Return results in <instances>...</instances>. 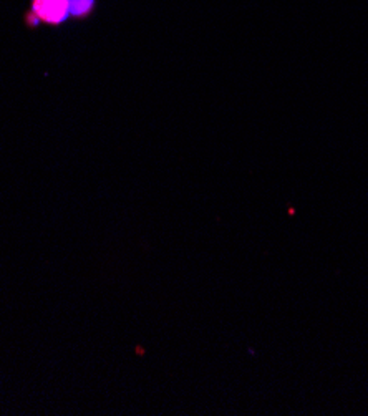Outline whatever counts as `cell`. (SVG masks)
<instances>
[{
  "instance_id": "2",
  "label": "cell",
  "mask_w": 368,
  "mask_h": 416,
  "mask_svg": "<svg viewBox=\"0 0 368 416\" xmlns=\"http://www.w3.org/2000/svg\"><path fill=\"white\" fill-rule=\"evenodd\" d=\"M95 0H70V15L86 17L93 10Z\"/></svg>"
},
{
  "instance_id": "1",
  "label": "cell",
  "mask_w": 368,
  "mask_h": 416,
  "mask_svg": "<svg viewBox=\"0 0 368 416\" xmlns=\"http://www.w3.org/2000/svg\"><path fill=\"white\" fill-rule=\"evenodd\" d=\"M32 17L47 25L64 24L70 15V0H32Z\"/></svg>"
}]
</instances>
